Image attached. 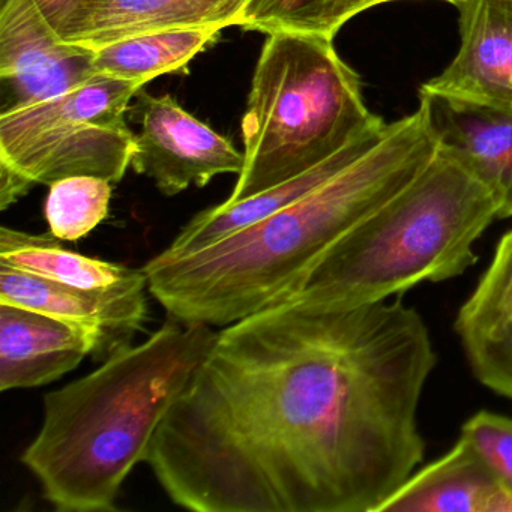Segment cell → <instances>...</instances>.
<instances>
[{"label":"cell","instance_id":"6da1fadb","mask_svg":"<svg viewBox=\"0 0 512 512\" xmlns=\"http://www.w3.org/2000/svg\"><path fill=\"white\" fill-rule=\"evenodd\" d=\"M401 299L280 302L218 332L146 463L196 512H377L418 469L436 367Z\"/></svg>","mask_w":512,"mask_h":512},{"label":"cell","instance_id":"7a4b0ae2","mask_svg":"<svg viewBox=\"0 0 512 512\" xmlns=\"http://www.w3.org/2000/svg\"><path fill=\"white\" fill-rule=\"evenodd\" d=\"M437 154L421 110L389 124L385 137L337 175L202 250L158 254L148 290L173 319L227 326L283 301L356 224L410 184Z\"/></svg>","mask_w":512,"mask_h":512},{"label":"cell","instance_id":"3957f363","mask_svg":"<svg viewBox=\"0 0 512 512\" xmlns=\"http://www.w3.org/2000/svg\"><path fill=\"white\" fill-rule=\"evenodd\" d=\"M212 326L170 317L139 346L44 397L40 433L22 463L61 512L118 511L131 470L217 338Z\"/></svg>","mask_w":512,"mask_h":512},{"label":"cell","instance_id":"277c9868","mask_svg":"<svg viewBox=\"0 0 512 512\" xmlns=\"http://www.w3.org/2000/svg\"><path fill=\"white\" fill-rule=\"evenodd\" d=\"M496 218L493 193L463 164L437 151L407 187L335 242L280 302L359 307L388 301L424 281L460 277L475 265V242Z\"/></svg>","mask_w":512,"mask_h":512},{"label":"cell","instance_id":"5b68a950","mask_svg":"<svg viewBox=\"0 0 512 512\" xmlns=\"http://www.w3.org/2000/svg\"><path fill=\"white\" fill-rule=\"evenodd\" d=\"M386 125L368 110L361 80L334 40L268 35L242 118L244 170L226 203L302 175Z\"/></svg>","mask_w":512,"mask_h":512},{"label":"cell","instance_id":"8992f818","mask_svg":"<svg viewBox=\"0 0 512 512\" xmlns=\"http://www.w3.org/2000/svg\"><path fill=\"white\" fill-rule=\"evenodd\" d=\"M142 88L98 74L61 97L0 113V209L7 211L35 185L50 187L71 176L121 182L136 140L127 113Z\"/></svg>","mask_w":512,"mask_h":512},{"label":"cell","instance_id":"52a82bcc","mask_svg":"<svg viewBox=\"0 0 512 512\" xmlns=\"http://www.w3.org/2000/svg\"><path fill=\"white\" fill-rule=\"evenodd\" d=\"M139 125L131 167L154 181L164 196L202 188L215 176L241 175L244 152L227 137L188 113L172 95L140 89L128 110Z\"/></svg>","mask_w":512,"mask_h":512},{"label":"cell","instance_id":"ba28073f","mask_svg":"<svg viewBox=\"0 0 512 512\" xmlns=\"http://www.w3.org/2000/svg\"><path fill=\"white\" fill-rule=\"evenodd\" d=\"M95 50L67 43L34 0H0V113L61 97L98 76Z\"/></svg>","mask_w":512,"mask_h":512},{"label":"cell","instance_id":"9c48e42d","mask_svg":"<svg viewBox=\"0 0 512 512\" xmlns=\"http://www.w3.org/2000/svg\"><path fill=\"white\" fill-rule=\"evenodd\" d=\"M0 304L17 305L83 329L95 361L130 346L149 320L146 289L98 292L0 265Z\"/></svg>","mask_w":512,"mask_h":512},{"label":"cell","instance_id":"30bf717a","mask_svg":"<svg viewBox=\"0 0 512 512\" xmlns=\"http://www.w3.org/2000/svg\"><path fill=\"white\" fill-rule=\"evenodd\" d=\"M419 110L437 151L463 164L512 217V106L440 94L421 86Z\"/></svg>","mask_w":512,"mask_h":512},{"label":"cell","instance_id":"8fae6325","mask_svg":"<svg viewBox=\"0 0 512 512\" xmlns=\"http://www.w3.org/2000/svg\"><path fill=\"white\" fill-rule=\"evenodd\" d=\"M460 47L424 88L512 106V0H457Z\"/></svg>","mask_w":512,"mask_h":512},{"label":"cell","instance_id":"7c38bea8","mask_svg":"<svg viewBox=\"0 0 512 512\" xmlns=\"http://www.w3.org/2000/svg\"><path fill=\"white\" fill-rule=\"evenodd\" d=\"M454 328L476 379L512 400V230L497 244Z\"/></svg>","mask_w":512,"mask_h":512},{"label":"cell","instance_id":"4fadbf2b","mask_svg":"<svg viewBox=\"0 0 512 512\" xmlns=\"http://www.w3.org/2000/svg\"><path fill=\"white\" fill-rule=\"evenodd\" d=\"M377 512H512V491L460 436L445 455L416 469Z\"/></svg>","mask_w":512,"mask_h":512},{"label":"cell","instance_id":"5bb4252c","mask_svg":"<svg viewBox=\"0 0 512 512\" xmlns=\"http://www.w3.org/2000/svg\"><path fill=\"white\" fill-rule=\"evenodd\" d=\"M95 352L91 335L46 314L0 304V391L49 385Z\"/></svg>","mask_w":512,"mask_h":512},{"label":"cell","instance_id":"9a60e30c","mask_svg":"<svg viewBox=\"0 0 512 512\" xmlns=\"http://www.w3.org/2000/svg\"><path fill=\"white\" fill-rule=\"evenodd\" d=\"M248 0H94L64 41L92 50L149 32L241 25Z\"/></svg>","mask_w":512,"mask_h":512},{"label":"cell","instance_id":"2e32d148","mask_svg":"<svg viewBox=\"0 0 512 512\" xmlns=\"http://www.w3.org/2000/svg\"><path fill=\"white\" fill-rule=\"evenodd\" d=\"M388 128L389 124L382 131H377V133L358 140L326 160L325 163L319 164L289 181L281 182L262 193L248 197V199L239 200L236 203L223 202L221 205L212 206V208L199 212L196 217H193V220L188 221L187 226L178 233L166 250L161 251V254L167 257H176L194 253V251L202 250L220 239L227 238L239 230L247 229V227L271 217L275 212L292 205L296 200L337 175L344 167L371 151L385 137Z\"/></svg>","mask_w":512,"mask_h":512},{"label":"cell","instance_id":"e0dca14e","mask_svg":"<svg viewBox=\"0 0 512 512\" xmlns=\"http://www.w3.org/2000/svg\"><path fill=\"white\" fill-rule=\"evenodd\" d=\"M0 265L83 290L148 289V277L143 269L83 256L65 248L52 233L35 235L2 226Z\"/></svg>","mask_w":512,"mask_h":512},{"label":"cell","instance_id":"ac0fdd59","mask_svg":"<svg viewBox=\"0 0 512 512\" xmlns=\"http://www.w3.org/2000/svg\"><path fill=\"white\" fill-rule=\"evenodd\" d=\"M220 34L215 28L172 29L124 38L95 50V70L145 86L155 77L184 70Z\"/></svg>","mask_w":512,"mask_h":512},{"label":"cell","instance_id":"d6986e66","mask_svg":"<svg viewBox=\"0 0 512 512\" xmlns=\"http://www.w3.org/2000/svg\"><path fill=\"white\" fill-rule=\"evenodd\" d=\"M391 0H248L239 28L317 35L334 40L349 20Z\"/></svg>","mask_w":512,"mask_h":512},{"label":"cell","instance_id":"ffe728a7","mask_svg":"<svg viewBox=\"0 0 512 512\" xmlns=\"http://www.w3.org/2000/svg\"><path fill=\"white\" fill-rule=\"evenodd\" d=\"M112 182L97 176H71L50 185L44 215L50 233L74 242L97 229L110 212Z\"/></svg>","mask_w":512,"mask_h":512},{"label":"cell","instance_id":"44dd1931","mask_svg":"<svg viewBox=\"0 0 512 512\" xmlns=\"http://www.w3.org/2000/svg\"><path fill=\"white\" fill-rule=\"evenodd\" d=\"M490 464L491 469L512 491V418L479 410L470 416L461 434Z\"/></svg>","mask_w":512,"mask_h":512},{"label":"cell","instance_id":"7402d4cb","mask_svg":"<svg viewBox=\"0 0 512 512\" xmlns=\"http://www.w3.org/2000/svg\"><path fill=\"white\" fill-rule=\"evenodd\" d=\"M92 2L94 0H34L41 16L61 40Z\"/></svg>","mask_w":512,"mask_h":512},{"label":"cell","instance_id":"603a6c76","mask_svg":"<svg viewBox=\"0 0 512 512\" xmlns=\"http://www.w3.org/2000/svg\"><path fill=\"white\" fill-rule=\"evenodd\" d=\"M391 2H397V0H391ZM445 2H449V4H454L457 0H445Z\"/></svg>","mask_w":512,"mask_h":512}]
</instances>
